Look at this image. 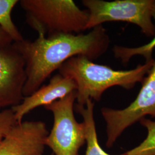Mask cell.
Instances as JSON below:
<instances>
[{
    "label": "cell",
    "mask_w": 155,
    "mask_h": 155,
    "mask_svg": "<svg viewBox=\"0 0 155 155\" xmlns=\"http://www.w3.org/2000/svg\"><path fill=\"white\" fill-rule=\"evenodd\" d=\"M110 42L106 30L100 25L87 34L39 36L33 41L24 39L13 43L25 63L27 79L24 97L38 90L53 72L72 57L82 56L92 61L99 58L107 51Z\"/></svg>",
    "instance_id": "6da1fadb"
},
{
    "label": "cell",
    "mask_w": 155,
    "mask_h": 155,
    "mask_svg": "<svg viewBox=\"0 0 155 155\" xmlns=\"http://www.w3.org/2000/svg\"><path fill=\"white\" fill-rule=\"evenodd\" d=\"M155 60L145 61L130 70H114L105 65L94 63L86 57L74 56L59 68V74L70 78L77 86V105L84 106L87 101H99L106 90L120 86L130 90L137 83H142L153 66Z\"/></svg>",
    "instance_id": "7a4b0ae2"
},
{
    "label": "cell",
    "mask_w": 155,
    "mask_h": 155,
    "mask_svg": "<svg viewBox=\"0 0 155 155\" xmlns=\"http://www.w3.org/2000/svg\"><path fill=\"white\" fill-rule=\"evenodd\" d=\"M26 22L39 36L82 33L87 30L89 12L72 0H21Z\"/></svg>",
    "instance_id": "3957f363"
},
{
    "label": "cell",
    "mask_w": 155,
    "mask_h": 155,
    "mask_svg": "<svg viewBox=\"0 0 155 155\" xmlns=\"http://www.w3.org/2000/svg\"><path fill=\"white\" fill-rule=\"evenodd\" d=\"M82 2L89 12L87 29L104 22L124 21L137 25L147 36H155L152 15L155 0H83Z\"/></svg>",
    "instance_id": "277c9868"
},
{
    "label": "cell",
    "mask_w": 155,
    "mask_h": 155,
    "mask_svg": "<svg viewBox=\"0 0 155 155\" xmlns=\"http://www.w3.org/2000/svg\"><path fill=\"white\" fill-rule=\"evenodd\" d=\"M75 101L74 91L45 106L54 117L53 126L46 138L45 145L54 155H79V150L86 143L85 124L78 122L74 116Z\"/></svg>",
    "instance_id": "5b68a950"
},
{
    "label": "cell",
    "mask_w": 155,
    "mask_h": 155,
    "mask_svg": "<svg viewBox=\"0 0 155 155\" xmlns=\"http://www.w3.org/2000/svg\"><path fill=\"white\" fill-rule=\"evenodd\" d=\"M136 98L123 109L102 107L101 110L106 124V146L111 147L127 127L146 116L155 117V61L142 82Z\"/></svg>",
    "instance_id": "8992f818"
},
{
    "label": "cell",
    "mask_w": 155,
    "mask_h": 155,
    "mask_svg": "<svg viewBox=\"0 0 155 155\" xmlns=\"http://www.w3.org/2000/svg\"><path fill=\"white\" fill-rule=\"evenodd\" d=\"M26 79L24 59L13 44L0 48V109L22 102Z\"/></svg>",
    "instance_id": "52a82bcc"
},
{
    "label": "cell",
    "mask_w": 155,
    "mask_h": 155,
    "mask_svg": "<svg viewBox=\"0 0 155 155\" xmlns=\"http://www.w3.org/2000/svg\"><path fill=\"white\" fill-rule=\"evenodd\" d=\"M48 133L41 121L17 123L0 141V155H43Z\"/></svg>",
    "instance_id": "ba28073f"
},
{
    "label": "cell",
    "mask_w": 155,
    "mask_h": 155,
    "mask_svg": "<svg viewBox=\"0 0 155 155\" xmlns=\"http://www.w3.org/2000/svg\"><path fill=\"white\" fill-rule=\"evenodd\" d=\"M76 90V84L71 78L56 74L51 78L48 84L41 86L31 95L24 97L20 104L12 107L17 122H22L23 117L36 107L48 105Z\"/></svg>",
    "instance_id": "9c48e42d"
},
{
    "label": "cell",
    "mask_w": 155,
    "mask_h": 155,
    "mask_svg": "<svg viewBox=\"0 0 155 155\" xmlns=\"http://www.w3.org/2000/svg\"><path fill=\"white\" fill-rule=\"evenodd\" d=\"M94 102L92 100L87 101L84 106L76 105L75 110L83 117L86 129L87 149L85 155H111L105 152L98 143L94 120ZM126 155L125 153L122 155Z\"/></svg>",
    "instance_id": "30bf717a"
},
{
    "label": "cell",
    "mask_w": 155,
    "mask_h": 155,
    "mask_svg": "<svg viewBox=\"0 0 155 155\" xmlns=\"http://www.w3.org/2000/svg\"><path fill=\"white\" fill-rule=\"evenodd\" d=\"M152 15V18L155 20V2L153 7ZM155 48V34L153 39L146 45L134 48L115 45L112 50L116 59H120L123 64H127L133 56L136 55L143 56L146 61L152 60V54Z\"/></svg>",
    "instance_id": "8fae6325"
},
{
    "label": "cell",
    "mask_w": 155,
    "mask_h": 155,
    "mask_svg": "<svg viewBox=\"0 0 155 155\" xmlns=\"http://www.w3.org/2000/svg\"><path fill=\"white\" fill-rule=\"evenodd\" d=\"M18 2L17 0H0V27L10 36L13 43L24 40L12 19V10Z\"/></svg>",
    "instance_id": "7c38bea8"
},
{
    "label": "cell",
    "mask_w": 155,
    "mask_h": 155,
    "mask_svg": "<svg viewBox=\"0 0 155 155\" xmlns=\"http://www.w3.org/2000/svg\"><path fill=\"white\" fill-rule=\"evenodd\" d=\"M140 124L147 130V136L144 141L126 155H155V121L145 117L141 119Z\"/></svg>",
    "instance_id": "4fadbf2b"
},
{
    "label": "cell",
    "mask_w": 155,
    "mask_h": 155,
    "mask_svg": "<svg viewBox=\"0 0 155 155\" xmlns=\"http://www.w3.org/2000/svg\"><path fill=\"white\" fill-rule=\"evenodd\" d=\"M17 123L15 113L11 108L0 110V141Z\"/></svg>",
    "instance_id": "5bb4252c"
},
{
    "label": "cell",
    "mask_w": 155,
    "mask_h": 155,
    "mask_svg": "<svg viewBox=\"0 0 155 155\" xmlns=\"http://www.w3.org/2000/svg\"><path fill=\"white\" fill-rule=\"evenodd\" d=\"M13 43L10 36L0 27V48L8 47L12 45Z\"/></svg>",
    "instance_id": "9a60e30c"
},
{
    "label": "cell",
    "mask_w": 155,
    "mask_h": 155,
    "mask_svg": "<svg viewBox=\"0 0 155 155\" xmlns=\"http://www.w3.org/2000/svg\"><path fill=\"white\" fill-rule=\"evenodd\" d=\"M54 155V154H53V153H52V154H51V155Z\"/></svg>",
    "instance_id": "2e32d148"
}]
</instances>
